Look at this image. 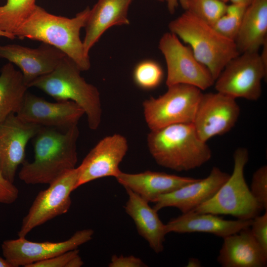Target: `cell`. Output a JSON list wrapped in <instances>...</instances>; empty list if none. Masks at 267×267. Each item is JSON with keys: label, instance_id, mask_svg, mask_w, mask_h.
<instances>
[{"label": "cell", "instance_id": "41", "mask_svg": "<svg viewBox=\"0 0 267 267\" xmlns=\"http://www.w3.org/2000/svg\"><path fill=\"white\" fill-rule=\"evenodd\" d=\"M157 0V1H161V2H163V1H164L165 0Z\"/></svg>", "mask_w": 267, "mask_h": 267}, {"label": "cell", "instance_id": "40", "mask_svg": "<svg viewBox=\"0 0 267 267\" xmlns=\"http://www.w3.org/2000/svg\"><path fill=\"white\" fill-rule=\"evenodd\" d=\"M221 0L222 2H224L225 3H226L227 2H228L229 1V0Z\"/></svg>", "mask_w": 267, "mask_h": 267}, {"label": "cell", "instance_id": "12", "mask_svg": "<svg viewBox=\"0 0 267 267\" xmlns=\"http://www.w3.org/2000/svg\"><path fill=\"white\" fill-rule=\"evenodd\" d=\"M94 231L84 229L76 231L67 240L60 242H33L26 237L4 241L1 246L3 257L13 266H28L34 263L46 260L77 249L89 241Z\"/></svg>", "mask_w": 267, "mask_h": 267}, {"label": "cell", "instance_id": "28", "mask_svg": "<svg viewBox=\"0 0 267 267\" xmlns=\"http://www.w3.org/2000/svg\"><path fill=\"white\" fill-rule=\"evenodd\" d=\"M251 193L263 210H267V166L263 165L253 174Z\"/></svg>", "mask_w": 267, "mask_h": 267}, {"label": "cell", "instance_id": "18", "mask_svg": "<svg viewBox=\"0 0 267 267\" xmlns=\"http://www.w3.org/2000/svg\"><path fill=\"white\" fill-rule=\"evenodd\" d=\"M115 178L125 188L131 190L149 203L199 179L151 171L137 174L121 171Z\"/></svg>", "mask_w": 267, "mask_h": 267}, {"label": "cell", "instance_id": "30", "mask_svg": "<svg viewBox=\"0 0 267 267\" xmlns=\"http://www.w3.org/2000/svg\"><path fill=\"white\" fill-rule=\"evenodd\" d=\"M250 230L261 249L267 255V210L252 219Z\"/></svg>", "mask_w": 267, "mask_h": 267}, {"label": "cell", "instance_id": "15", "mask_svg": "<svg viewBox=\"0 0 267 267\" xmlns=\"http://www.w3.org/2000/svg\"><path fill=\"white\" fill-rule=\"evenodd\" d=\"M41 126L26 122L11 114L0 124V169L4 178L13 183L18 166L25 160L27 143Z\"/></svg>", "mask_w": 267, "mask_h": 267}, {"label": "cell", "instance_id": "36", "mask_svg": "<svg viewBox=\"0 0 267 267\" xmlns=\"http://www.w3.org/2000/svg\"><path fill=\"white\" fill-rule=\"evenodd\" d=\"M201 266V262L197 258H190L189 259L187 267H199Z\"/></svg>", "mask_w": 267, "mask_h": 267}, {"label": "cell", "instance_id": "32", "mask_svg": "<svg viewBox=\"0 0 267 267\" xmlns=\"http://www.w3.org/2000/svg\"><path fill=\"white\" fill-rule=\"evenodd\" d=\"M18 195V188L4 178L0 169V203L12 204L16 200Z\"/></svg>", "mask_w": 267, "mask_h": 267}, {"label": "cell", "instance_id": "4", "mask_svg": "<svg viewBox=\"0 0 267 267\" xmlns=\"http://www.w3.org/2000/svg\"><path fill=\"white\" fill-rule=\"evenodd\" d=\"M168 27L170 32L188 44L215 81L225 65L240 54L234 40L223 36L188 10L171 21Z\"/></svg>", "mask_w": 267, "mask_h": 267}, {"label": "cell", "instance_id": "2", "mask_svg": "<svg viewBox=\"0 0 267 267\" xmlns=\"http://www.w3.org/2000/svg\"><path fill=\"white\" fill-rule=\"evenodd\" d=\"M89 10L87 7L69 18L52 14L36 5L14 35L16 38H27L53 46L73 60L81 71H87L90 62L80 32L85 26Z\"/></svg>", "mask_w": 267, "mask_h": 267}, {"label": "cell", "instance_id": "27", "mask_svg": "<svg viewBox=\"0 0 267 267\" xmlns=\"http://www.w3.org/2000/svg\"><path fill=\"white\" fill-rule=\"evenodd\" d=\"M226 5L219 0H187L186 10L212 26L224 14Z\"/></svg>", "mask_w": 267, "mask_h": 267}, {"label": "cell", "instance_id": "25", "mask_svg": "<svg viewBox=\"0 0 267 267\" xmlns=\"http://www.w3.org/2000/svg\"><path fill=\"white\" fill-rule=\"evenodd\" d=\"M35 2L36 0H7L5 4L0 5V29L14 35L33 11Z\"/></svg>", "mask_w": 267, "mask_h": 267}, {"label": "cell", "instance_id": "24", "mask_svg": "<svg viewBox=\"0 0 267 267\" xmlns=\"http://www.w3.org/2000/svg\"><path fill=\"white\" fill-rule=\"evenodd\" d=\"M0 124L20 109L29 88L22 73L8 62L0 70Z\"/></svg>", "mask_w": 267, "mask_h": 267}, {"label": "cell", "instance_id": "31", "mask_svg": "<svg viewBox=\"0 0 267 267\" xmlns=\"http://www.w3.org/2000/svg\"><path fill=\"white\" fill-rule=\"evenodd\" d=\"M79 255V251L77 248L34 263L28 267H69L71 261Z\"/></svg>", "mask_w": 267, "mask_h": 267}, {"label": "cell", "instance_id": "14", "mask_svg": "<svg viewBox=\"0 0 267 267\" xmlns=\"http://www.w3.org/2000/svg\"><path fill=\"white\" fill-rule=\"evenodd\" d=\"M84 114L83 109L73 101L51 102L27 91L16 114L27 123L67 130L77 125Z\"/></svg>", "mask_w": 267, "mask_h": 267}, {"label": "cell", "instance_id": "10", "mask_svg": "<svg viewBox=\"0 0 267 267\" xmlns=\"http://www.w3.org/2000/svg\"><path fill=\"white\" fill-rule=\"evenodd\" d=\"M78 178L77 167L67 171L49 184L48 188L41 191L22 220L18 237H26L35 228L66 213L71 205V193L77 188Z\"/></svg>", "mask_w": 267, "mask_h": 267}, {"label": "cell", "instance_id": "5", "mask_svg": "<svg viewBox=\"0 0 267 267\" xmlns=\"http://www.w3.org/2000/svg\"><path fill=\"white\" fill-rule=\"evenodd\" d=\"M81 71L75 62L65 55L52 71L37 78L28 87L37 88L56 101L75 102L86 114L89 128L95 130L102 117L100 93L81 76Z\"/></svg>", "mask_w": 267, "mask_h": 267}, {"label": "cell", "instance_id": "33", "mask_svg": "<svg viewBox=\"0 0 267 267\" xmlns=\"http://www.w3.org/2000/svg\"><path fill=\"white\" fill-rule=\"evenodd\" d=\"M109 267H145L147 265L140 258L134 256L113 255L108 264Z\"/></svg>", "mask_w": 267, "mask_h": 267}, {"label": "cell", "instance_id": "39", "mask_svg": "<svg viewBox=\"0 0 267 267\" xmlns=\"http://www.w3.org/2000/svg\"><path fill=\"white\" fill-rule=\"evenodd\" d=\"M0 37H4L10 40H13L16 37L12 34L3 31L0 29Z\"/></svg>", "mask_w": 267, "mask_h": 267}, {"label": "cell", "instance_id": "21", "mask_svg": "<svg viewBox=\"0 0 267 267\" xmlns=\"http://www.w3.org/2000/svg\"><path fill=\"white\" fill-rule=\"evenodd\" d=\"M133 0H98L90 9L83 41L87 53H89L90 48L108 29L130 24L128 12Z\"/></svg>", "mask_w": 267, "mask_h": 267}, {"label": "cell", "instance_id": "3", "mask_svg": "<svg viewBox=\"0 0 267 267\" xmlns=\"http://www.w3.org/2000/svg\"><path fill=\"white\" fill-rule=\"evenodd\" d=\"M147 142L159 165L177 172L200 167L212 157L210 148L199 137L192 123L150 130Z\"/></svg>", "mask_w": 267, "mask_h": 267}, {"label": "cell", "instance_id": "17", "mask_svg": "<svg viewBox=\"0 0 267 267\" xmlns=\"http://www.w3.org/2000/svg\"><path fill=\"white\" fill-rule=\"evenodd\" d=\"M229 176L214 166L206 178L159 196L153 202V208L158 211L166 207H175L182 214L189 212L213 197Z\"/></svg>", "mask_w": 267, "mask_h": 267}, {"label": "cell", "instance_id": "13", "mask_svg": "<svg viewBox=\"0 0 267 267\" xmlns=\"http://www.w3.org/2000/svg\"><path fill=\"white\" fill-rule=\"evenodd\" d=\"M128 150V141L120 134H114L101 139L78 167L77 187L96 179L116 177L121 172L119 165Z\"/></svg>", "mask_w": 267, "mask_h": 267}, {"label": "cell", "instance_id": "8", "mask_svg": "<svg viewBox=\"0 0 267 267\" xmlns=\"http://www.w3.org/2000/svg\"><path fill=\"white\" fill-rule=\"evenodd\" d=\"M267 64L258 51L241 53L232 59L215 81L217 91L235 99L257 100L262 94V81L266 78Z\"/></svg>", "mask_w": 267, "mask_h": 267}, {"label": "cell", "instance_id": "35", "mask_svg": "<svg viewBox=\"0 0 267 267\" xmlns=\"http://www.w3.org/2000/svg\"><path fill=\"white\" fill-rule=\"evenodd\" d=\"M167 2V7L171 14H173L176 8L180 3L181 7L185 10L187 9V0H165Z\"/></svg>", "mask_w": 267, "mask_h": 267}, {"label": "cell", "instance_id": "37", "mask_svg": "<svg viewBox=\"0 0 267 267\" xmlns=\"http://www.w3.org/2000/svg\"><path fill=\"white\" fill-rule=\"evenodd\" d=\"M232 3L238 4L247 7L253 0H229Z\"/></svg>", "mask_w": 267, "mask_h": 267}, {"label": "cell", "instance_id": "38", "mask_svg": "<svg viewBox=\"0 0 267 267\" xmlns=\"http://www.w3.org/2000/svg\"><path fill=\"white\" fill-rule=\"evenodd\" d=\"M0 267H13L12 265L4 257L0 256Z\"/></svg>", "mask_w": 267, "mask_h": 267}, {"label": "cell", "instance_id": "23", "mask_svg": "<svg viewBox=\"0 0 267 267\" xmlns=\"http://www.w3.org/2000/svg\"><path fill=\"white\" fill-rule=\"evenodd\" d=\"M267 41V0H253L246 7L234 40L240 54L258 51Z\"/></svg>", "mask_w": 267, "mask_h": 267}, {"label": "cell", "instance_id": "11", "mask_svg": "<svg viewBox=\"0 0 267 267\" xmlns=\"http://www.w3.org/2000/svg\"><path fill=\"white\" fill-rule=\"evenodd\" d=\"M240 112L235 98L219 91L202 93L192 124L199 137L207 142L230 131Z\"/></svg>", "mask_w": 267, "mask_h": 267}, {"label": "cell", "instance_id": "26", "mask_svg": "<svg viewBox=\"0 0 267 267\" xmlns=\"http://www.w3.org/2000/svg\"><path fill=\"white\" fill-rule=\"evenodd\" d=\"M164 76L160 64L152 60L139 62L134 68L133 77L136 85L141 89L149 90L160 85Z\"/></svg>", "mask_w": 267, "mask_h": 267}, {"label": "cell", "instance_id": "22", "mask_svg": "<svg viewBox=\"0 0 267 267\" xmlns=\"http://www.w3.org/2000/svg\"><path fill=\"white\" fill-rule=\"evenodd\" d=\"M128 199L124 206L127 214L134 222L138 234L156 253L164 250V242L167 234L158 211L151 207L149 202L131 190L125 188Z\"/></svg>", "mask_w": 267, "mask_h": 267}, {"label": "cell", "instance_id": "34", "mask_svg": "<svg viewBox=\"0 0 267 267\" xmlns=\"http://www.w3.org/2000/svg\"><path fill=\"white\" fill-rule=\"evenodd\" d=\"M247 7L235 3L227 5L225 13L226 15L242 18Z\"/></svg>", "mask_w": 267, "mask_h": 267}, {"label": "cell", "instance_id": "19", "mask_svg": "<svg viewBox=\"0 0 267 267\" xmlns=\"http://www.w3.org/2000/svg\"><path fill=\"white\" fill-rule=\"evenodd\" d=\"M252 220H226L217 215L193 211L182 214L165 224L167 233L204 232L222 238L250 227Z\"/></svg>", "mask_w": 267, "mask_h": 267}, {"label": "cell", "instance_id": "20", "mask_svg": "<svg viewBox=\"0 0 267 267\" xmlns=\"http://www.w3.org/2000/svg\"><path fill=\"white\" fill-rule=\"evenodd\" d=\"M217 257V262L223 267H265L266 255L254 238L250 226L227 236Z\"/></svg>", "mask_w": 267, "mask_h": 267}, {"label": "cell", "instance_id": "16", "mask_svg": "<svg viewBox=\"0 0 267 267\" xmlns=\"http://www.w3.org/2000/svg\"><path fill=\"white\" fill-rule=\"evenodd\" d=\"M65 55L58 48L44 43L35 48L16 44H0V58L20 68L28 87L37 78L52 71Z\"/></svg>", "mask_w": 267, "mask_h": 267}, {"label": "cell", "instance_id": "1", "mask_svg": "<svg viewBox=\"0 0 267 267\" xmlns=\"http://www.w3.org/2000/svg\"><path fill=\"white\" fill-rule=\"evenodd\" d=\"M77 125L67 130L41 126L33 138L34 160L25 161L19 178L28 184H50L75 167Z\"/></svg>", "mask_w": 267, "mask_h": 267}, {"label": "cell", "instance_id": "7", "mask_svg": "<svg viewBox=\"0 0 267 267\" xmlns=\"http://www.w3.org/2000/svg\"><path fill=\"white\" fill-rule=\"evenodd\" d=\"M157 98L150 97L142 103L146 123L153 130L177 124L192 123L202 95L196 87L177 84Z\"/></svg>", "mask_w": 267, "mask_h": 267}, {"label": "cell", "instance_id": "29", "mask_svg": "<svg viewBox=\"0 0 267 267\" xmlns=\"http://www.w3.org/2000/svg\"><path fill=\"white\" fill-rule=\"evenodd\" d=\"M242 18L224 14L212 26L223 36L234 40L238 33Z\"/></svg>", "mask_w": 267, "mask_h": 267}, {"label": "cell", "instance_id": "6", "mask_svg": "<svg viewBox=\"0 0 267 267\" xmlns=\"http://www.w3.org/2000/svg\"><path fill=\"white\" fill-rule=\"evenodd\" d=\"M249 152L239 147L233 153V169L227 180L215 195L191 211L214 215H231L237 219L252 220L263 209L252 195L244 171Z\"/></svg>", "mask_w": 267, "mask_h": 267}, {"label": "cell", "instance_id": "9", "mask_svg": "<svg viewBox=\"0 0 267 267\" xmlns=\"http://www.w3.org/2000/svg\"><path fill=\"white\" fill-rule=\"evenodd\" d=\"M158 47L167 64V87L185 84L202 90L214 84L209 69L197 59L190 47L183 45L174 33H165L159 41Z\"/></svg>", "mask_w": 267, "mask_h": 267}]
</instances>
